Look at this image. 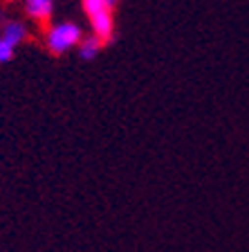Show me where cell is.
<instances>
[{"mask_svg":"<svg viewBox=\"0 0 249 252\" xmlns=\"http://www.w3.org/2000/svg\"><path fill=\"white\" fill-rule=\"evenodd\" d=\"M11 59H14V47L0 36V63H7V61H11Z\"/></svg>","mask_w":249,"mask_h":252,"instance_id":"obj_7","label":"cell"},{"mask_svg":"<svg viewBox=\"0 0 249 252\" xmlns=\"http://www.w3.org/2000/svg\"><path fill=\"white\" fill-rule=\"evenodd\" d=\"M114 2H117V0H106V5H108V7H112Z\"/></svg>","mask_w":249,"mask_h":252,"instance_id":"obj_8","label":"cell"},{"mask_svg":"<svg viewBox=\"0 0 249 252\" xmlns=\"http://www.w3.org/2000/svg\"><path fill=\"white\" fill-rule=\"evenodd\" d=\"M101 45H104V43L99 41L94 34L85 36L81 41V59H94V57H97V52L101 50Z\"/></svg>","mask_w":249,"mask_h":252,"instance_id":"obj_5","label":"cell"},{"mask_svg":"<svg viewBox=\"0 0 249 252\" xmlns=\"http://www.w3.org/2000/svg\"><path fill=\"white\" fill-rule=\"evenodd\" d=\"M83 9H85L88 16H94V14H99V11L110 9V7L106 5V0H83Z\"/></svg>","mask_w":249,"mask_h":252,"instance_id":"obj_6","label":"cell"},{"mask_svg":"<svg viewBox=\"0 0 249 252\" xmlns=\"http://www.w3.org/2000/svg\"><path fill=\"white\" fill-rule=\"evenodd\" d=\"M54 0H25V11L27 16L36 18V21H47L52 16Z\"/></svg>","mask_w":249,"mask_h":252,"instance_id":"obj_3","label":"cell"},{"mask_svg":"<svg viewBox=\"0 0 249 252\" xmlns=\"http://www.w3.org/2000/svg\"><path fill=\"white\" fill-rule=\"evenodd\" d=\"M90 21H92L94 36L101 43L112 38V14H110V9H104V11H99V14L90 16Z\"/></svg>","mask_w":249,"mask_h":252,"instance_id":"obj_2","label":"cell"},{"mask_svg":"<svg viewBox=\"0 0 249 252\" xmlns=\"http://www.w3.org/2000/svg\"><path fill=\"white\" fill-rule=\"evenodd\" d=\"M25 36H27V30H25V25H23V23H18V21L7 23L5 30H2V38H5L11 47H16L21 41H25Z\"/></svg>","mask_w":249,"mask_h":252,"instance_id":"obj_4","label":"cell"},{"mask_svg":"<svg viewBox=\"0 0 249 252\" xmlns=\"http://www.w3.org/2000/svg\"><path fill=\"white\" fill-rule=\"evenodd\" d=\"M81 41H83L81 27L74 25V23H58V25H54L52 30L47 32V47L54 54L68 52L70 47H74Z\"/></svg>","mask_w":249,"mask_h":252,"instance_id":"obj_1","label":"cell"}]
</instances>
